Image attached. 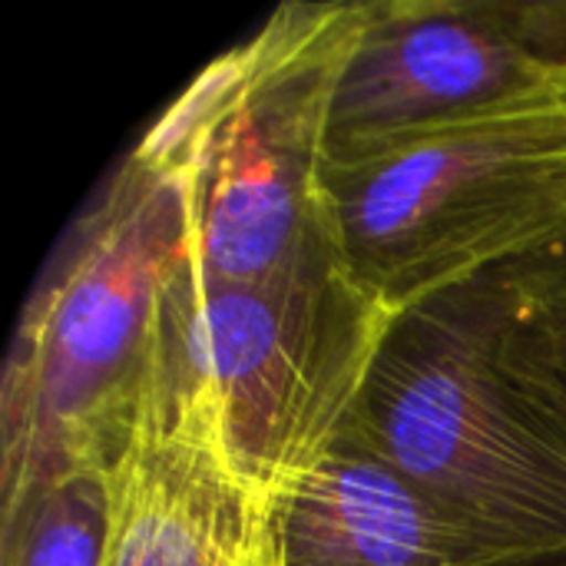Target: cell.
I'll list each match as a JSON object with an SVG mask.
<instances>
[{
	"instance_id": "cell-8",
	"label": "cell",
	"mask_w": 566,
	"mask_h": 566,
	"mask_svg": "<svg viewBox=\"0 0 566 566\" xmlns=\"http://www.w3.org/2000/svg\"><path fill=\"white\" fill-rule=\"evenodd\" d=\"M279 566H474L431 497L348 428L272 501Z\"/></svg>"
},
{
	"instance_id": "cell-2",
	"label": "cell",
	"mask_w": 566,
	"mask_h": 566,
	"mask_svg": "<svg viewBox=\"0 0 566 566\" xmlns=\"http://www.w3.org/2000/svg\"><path fill=\"white\" fill-rule=\"evenodd\" d=\"M391 322L328 239L252 282L212 279L186 252L159 298L136 411L202 421L272 504L345 431Z\"/></svg>"
},
{
	"instance_id": "cell-1",
	"label": "cell",
	"mask_w": 566,
	"mask_h": 566,
	"mask_svg": "<svg viewBox=\"0 0 566 566\" xmlns=\"http://www.w3.org/2000/svg\"><path fill=\"white\" fill-rule=\"evenodd\" d=\"M474 566L566 551V239L395 315L345 424Z\"/></svg>"
},
{
	"instance_id": "cell-4",
	"label": "cell",
	"mask_w": 566,
	"mask_h": 566,
	"mask_svg": "<svg viewBox=\"0 0 566 566\" xmlns=\"http://www.w3.org/2000/svg\"><path fill=\"white\" fill-rule=\"evenodd\" d=\"M368 0L285 3L206 66L143 136L189 192V259L226 282L282 272L325 242L332 96Z\"/></svg>"
},
{
	"instance_id": "cell-7",
	"label": "cell",
	"mask_w": 566,
	"mask_h": 566,
	"mask_svg": "<svg viewBox=\"0 0 566 566\" xmlns=\"http://www.w3.org/2000/svg\"><path fill=\"white\" fill-rule=\"evenodd\" d=\"M106 497L99 566H279L272 504L189 415L139 408L106 468Z\"/></svg>"
},
{
	"instance_id": "cell-9",
	"label": "cell",
	"mask_w": 566,
	"mask_h": 566,
	"mask_svg": "<svg viewBox=\"0 0 566 566\" xmlns=\"http://www.w3.org/2000/svg\"><path fill=\"white\" fill-rule=\"evenodd\" d=\"M106 468H66L7 497L3 566H99L109 517Z\"/></svg>"
},
{
	"instance_id": "cell-10",
	"label": "cell",
	"mask_w": 566,
	"mask_h": 566,
	"mask_svg": "<svg viewBox=\"0 0 566 566\" xmlns=\"http://www.w3.org/2000/svg\"><path fill=\"white\" fill-rule=\"evenodd\" d=\"M491 566H566L564 554H547V557H534V560H517V564H491Z\"/></svg>"
},
{
	"instance_id": "cell-5",
	"label": "cell",
	"mask_w": 566,
	"mask_h": 566,
	"mask_svg": "<svg viewBox=\"0 0 566 566\" xmlns=\"http://www.w3.org/2000/svg\"><path fill=\"white\" fill-rule=\"evenodd\" d=\"M322 226L348 279L391 315L564 242L566 99L325 166Z\"/></svg>"
},
{
	"instance_id": "cell-3",
	"label": "cell",
	"mask_w": 566,
	"mask_h": 566,
	"mask_svg": "<svg viewBox=\"0 0 566 566\" xmlns=\"http://www.w3.org/2000/svg\"><path fill=\"white\" fill-rule=\"evenodd\" d=\"M186 252V179L136 146L66 232L13 335L3 501L126 448L159 298Z\"/></svg>"
},
{
	"instance_id": "cell-6",
	"label": "cell",
	"mask_w": 566,
	"mask_h": 566,
	"mask_svg": "<svg viewBox=\"0 0 566 566\" xmlns=\"http://www.w3.org/2000/svg\"><path fill=\"white\" fill-rule=\"evenodd\" d=\"M566 99V0H368L325 166Z\"/></svg>"
}]
</instances>
